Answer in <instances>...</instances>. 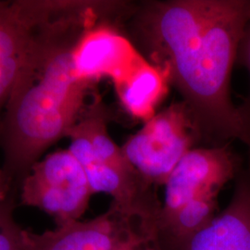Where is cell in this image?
<instances>
[{
	"mask_svg": "<svg viewBox=\"0 0 250 250\" xmlns=\"http://www.w3.org/2000/svg\"><path fill=\"white\" fill-rule=\"evenodd\" d=\"M250 19L249 0L149 2L134 11L133 33L182 95L200 138L217 146L238 140L250 152V136L230 93Z\"/></svg>",
	"mask_w": 250,
	"mask_h": 250,
	"instance_id": "6da1fadb",
	"label": "cell"
},
{
	"mask_svg": "<svg viewBox=\"0 0 250 250\" xmlns=\"http://www.w3.org/2000/svg\"><path fill=\"white\" fill-rule=\"evenodd\" d=\"M94 2L52 1L37 27L26 63L7 102L4 171L26 176L42 154L65 137L86 107L89 83L77 79L72 47L99 20Z\"/></svg>",
	"mask_w": 250,
	"mask_h": 250,
	"instance_id": "7a4b0ae2",
	"label": "cell"
},
{
	"mask_svg": "<svg viewBox=\"0 0 250 250\" xmlns=\"http://www.w3.org/2000/svg\"><path fill=\"white\" fill-rule=\"evenodd\" d=\"M242 169L230 144L192 148L165 183L158 224L162 239L178 243L209 224L217 216L221 189Z\"/></svg>",
	"mask_w": 250,
	"mask_h": 250,
	"instance_id": "3957f363",
	"label": "cell"
},
{
	"mask_svg": "<svg viewBox=\"0 0 250 250\" xmlns=\"http://www.w3.org/2000/svg\"><path fill=\"white\" fill-rule=\"evenodd\" d=\"M29 250H165L158 220L111 202L105 213L36 233L24 232Z\"/></svg>",
	"mask_w": 250,
	"mask_h": 250,
	"instance_id": "277c9868",
	"label": "cell"
},
{
	"mask_svg": "<svg viewBox=\"0 0 250 250\" xmlns=\"http://www.w3.org/2000/svg\"><path fill=\"white\" fill-rule=\"evenodd\" d=\"M200 138L187 105L174 103L145 123L122 146L127 161L149 185H165Z\"/></svg>",
	"mask_w": 250,
	"mask_h": 250,
	"instance_id": "5b68a950",
	"label": "cell"
},
{
	"mask_svg": "<svg viewBox=\"0 0 250 250\" xmlns=\"http://www.w3.org/2000/svg\"><path fill=\"white\" fill-rule=\"evenodd\" d=\"M93 195L84 170L68 149L37 161L21 182L22 204L51 216L56 226L80 221Z\"/></svg>",
	"mask_w": 250,
	"mask_h": 250,
	"instance_id": "8992f818",
	"label": "cell"
},
{
	"mask_svg": "<svg viewBox=\"0 0 250 250\" xmlns=\"http://www.w3.org/2000/svg\"><path fill=\"white\" fill-rule=\"evenodd\" d=\"M71 144L68 150L79 161L93 194L105 193L125 210L148 215L158 220L161 204L149 185L132 165H117L97 159L78 125L66 135Z\"/></svg>",
	"mask_w": 250,
	"mask_h": 250,
	"instance_id": "52a82bcc",
	"label": "cell"
},
{
	"mask_svg": "<svg viewBox=\"0 0 250 250\" xmlns=\"http://www.w3.org/2000/svg\"><path fill=\"white\" fill-rule=\"evenodd\" d=\"M143 56L107 20H98L81 34L72 51L77 79L95 84L108 78L115 83L124 77Z\"/></svg>",
	"mask_w": 250,
	"mask_h": 250,
	"instance_id": "ba28073f",
	"label": "cell"
},
{
	"mask_svg": "<svg viewBox=\"0 0 250 250\" xmlns=\"http://www.w3.org/2000/svg\"><path fill=\"white\" fill-rule=\"evenodd\" d=\"M46 1H0V110L26 63L38 25L48 12Z\"/></svg>",
	"mask_w": 250,
	"mask_h": 250,
	"instance_id": "9c48e42d",
	"label": "cell"
},
{
	"mask_svg": "<svg viewBox=\"0 0 250 250\" xmlns=\"http://www.w3.org/2000/svg\"><path fill=\"white\" fill-rule=\"evenodd\" d=\"M165 250H250V162L237 174L232 200L223 212L187 239Z\"/></svg>",
	"mask_w": 250,
	"mask_h": 250,
	"instance_id": "30bf717a",
	"label": "cell"
},
{
	"mask_svg": "<svg viewBox=\"0 0 250 250\" xmlns=\"http://www.w3.org/2000/svg\"><path fill=\"white\" fill-rule=\"evenodd\" d=\"M168 82L166 74L143 57L113 84L129 115L146 123L156 115V108L167 94Z\"/></svg>",
	"mask_w": 250,
	"mask_h": 250,
	"instance_id": "8fae6325",
	"label": "cell"
},
{
	"mask_svg": "<svg viewBox=\"0 0 250 250\" xmlns=\"http://www.w3.org/2000/svg\"><path fill=\"white\" fill-rule=\"evenodd\" d=\"M24 232L10 215L0 226V250H29Z\"/></svg>",
	"mask_w": 250,
	"mask_h": 250,
	"instance_id": "7c38bea8",
	"label": "cell"
},
{
	"mask_svg": "<svg viewBox=\"0 0 250 250\" xmlns=\"http://www.w3.org/2000/svg\"><path fill=\"white\" fill-rule=\"evenodd\" d=\"M236 62L247 68L250 76V19L240 41ZM238 108L246 131L250 136V92L248 99L245 100L244 104Z\"/></svg>",
	"mask_w": 250,
	"mask_h": 250,
	"instance_id": "4fadbf2b",
	"label": "cell"
},
{
	"mask_svg": "<svg viewBox=\"0 0 250 250\" xmlns=\"http://www.w3.org/2000/svg\"><path fill=\"white\" fill-rule=\"evenodd\" d=\"M10 179L4 170H0V203L6 201V197L9 189Z\"/></svg>",
	"mask_w": 250,
	"mask_h": 250,
	"instance_id": "5bb4252c",
	"label": "cell"
},
{
	"mask_svg": "<svg viewBox=\"0 0 250 250\" xmlns=\"http://www.w3.org/2000/svg\"><path fill=\"white\" fill-rule=\"evenodd\" d=\"M13 206L8 202L0 203V226L5 223V221L9 218L10 215L13 214L12 212Z\"/></svg>",
	"mask_w": 250,
	"mask_h": 250,
	"instance_id": "9a60e30c",
	"label": "cell"
}]
</instances>
